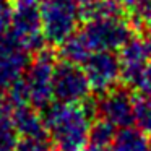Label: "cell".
<instances>
[{
  "label": "cell",
  "mask_w": 151,
  "mask_h": 151,
  "mask_svg": "<svg viewBox=\"0 0 151 151\" xmlns=\"http://www.w3.org/2000/svg\"><path fill=\"white\" fill-rule=\"evenodd\" d=\"M8 33L31 54L47 46L42 33L41 10L37 4H15Z\"/></svg>",
  "instance_id": "6"
},
{
  "label": "cell",
  "mask_w": 151,
  "mask_h": 151,
  "mask_svg": "<svg viewBox=\"0 0 151 151\" xmlns=\"http://www.w3.org/2000/svg\"><path fill=\"white\" fill-rule=\"evenodd\" d=\"M75 2L78 4V7L81 8V7H88V5H91V4H96L99 0H75Z\"/></svg>",
  "instance_id": "21"
},
{
  "label": "cell",
  "mask_w": 151,
  "mask_h": 151,
  "mask_svg": "<svg viewBox=\"0 0 151 151\" xmlns=\"http://www.w3.org/2000/svg\"><path fill=\"white\" fill-rule=\"evenodd\" d=\"M91 85L81 65L62 59L57 60L52 75L54 101L81 104L91 98Z\"/></svg>",
  "instance_id": "5"
},
{
  "label": "cell",
  "mask_w": 151,
  "mask_h": 151,
  "mask_svg": "<svg viewBox=\"0 0 151 151\" xmlns=\"http://www.w3.org/2000/svg\"><path fill=\"white\" fill-rule=\"evenodd\" d=\"M120 76L124 85L133 86L141 75L146 63L151 60V49L145 34H135L127 44L119 50Z\"/></svg>",
  "instance_id": "10"
},
{
  "label": "cell",
  "mask_w": 151,
  "mask_h": 151,
  "mask_svg": "<svg viewBox=\"0 0 151 151\" xmlns=\"http://www.w3.org/2000/svg\"><path fill=\"white\" fill-rule=\"evenodd\" d=\"M12 122L21 138H47L42 115L31 104L17 106L12 111Z\"/></svg>",
  "instance_id": "11"
},
{
  "label": "cell",
  "mask_w": 151,
  "mask_h": 151,
  "mask_svg": "<svg viewBox=\"0 0 151 151\" xmlns=\"http://www.w3.org/2000/svg\"><path fill=\"white\" fill-rule=\"evenodd\" d=\"M109 151H151L150 137L135 127L119 128L112 140Z\"/></svg>",
  "instance_id": "12"
},
{
  "label": "cell",
  "mask_w": 151,
  "mask_h": 151,
  "mask_svg": "<svg viewBox=\"0 0 151 151\" xmlns=\"http://www.w3.org/2000/svg\"><path fill=\"white\" fill-rule=\"evenodd\" d=\"M120 2H122V4L125 5V7H127V10H128V8H130L132 5H133L135 2H137V0H120Z\"/></svg>",
  "instance_id": "24"
},
{
  "label": "cell",
  "mask_w": 151,
  "mask_h": 151,
  "mask_svg": "<svg viewBox=\"0 0 151 151\" xmlns=\"http://www.w3.org/2000/svg\"><path fill=\"white\" fill-rule=\"evenodd\" d=\"M88 39L93 50H112L119 52L135 36L128 17H107L83 21L80 28Z\"/></svg>",
  "instance_id": "4"
},
{
  "label": "cell",
  "mask_w": 151,
  "mask_h": 151,
  "mask_svg": "<svg viewBox=\"0 0 151 151\" xmlns=\"http://www.w3.org/2000/svg\"><path fill=\"white\" fill-rule=\"evenodd\" d=\"M85 151H109V150H106V148H99V146H93L91 145V146H88Z\"/></svg>",
  "instance_id": "23"
},
{
  "label": "cell",
  "mask_w": 151,
  "mask_h": 151,
  "mask_svg": "<svg viewBox=\"0 0 151 151\" xmlns=\"http://www.w3.org/2000/svg\"><path fill=\"white\" fill-rule=\"evenodd\" d=\"M33 55L10 33L0 37V93H5L24 75Z\"/></svg>",
  "instance_id": "9"
},
{
  "label": "cell",
  "mask_w": 151,
  "mask_h": 151,
  "mask_svg": "<svg viewBox=\"0 0 151 151\" xmlns=\"http://www.w3.org/2000/svg\"><path fill=\"white\" fill-rule=\"evenodd\" d=\"M13 7L10 5V0H0V37L8 33L10 29V20Z\"/></svg>",
  "instance_id": "19"
},
{
  "label": "cell",
  "mask_w": 151,
  "mask_h": 151,
  "mask_svg": "<svg viewBox=\"0 0 151 151\" xmlns=\"http://www.w3.org/2000/svg\"><path fill=\"white\" fill-rule=\"evenodd\" d=\"M96 115L124 128L135 124V99L125 86L117 85L96 99Z\"/></svg>",
  "instance_id": "8"
},
{
  "label": "cell",
  "mask_w": 151,
  "mask_h": 151,
  "mask_svg": "<svg viewBox=\"0 0 151 151\" xmlns=\"http://www.w3.org/2000/svg\"><path fill=\"white\" fill-rule=\"evenodd\" d=\"M12 111H13V104L5 93H0V115H12Z\"/></svg>",
  "instance_id": "20"
},
{
  "label": "cell",
  "mask_w": 151,
  "mask_h": 151,
  "mask_svg": "<svg viewBox=\"0 0 151 151\" xmlns=\"http://www.w3.org/2000/svg\"><path fill=\"white\" fill-rule=\"evenodd\" d=\"M57 60V52L52 49H46L36 52L23 75V81L28 91L29 104L42 111L54 99L52 94V75Z\"/></svg>",
  "instance_id": "3"
},
{
  "label": "cell",
  "mask_w": 151,
  "mask_h": 151,
  "mask_svg": "<svg viewBox=\"0 0 151 151\" xmlns=\"http://www.w3.org/2000/svg\"><path fill=\"white\" fill-rule=\"evenodd\" d=\"M15 4H41L42 0H13Z\"/></svg>",
  "instance_id": "22"
},
{
  "label": "cell",
  "mask_w": 151,
  "mask_h": 151,
  "mask_svg": "<svg viewBox=\"0 0 151 151\" xmlns=\"http://www.w3.org/2000/svg\"><path fill=\"white\" fill-rule=\"evenodd\" d=\"M115 133H117V127H114L111 122L104 120V119H99L98 122H94V124L91 125L89 143H91L93 146H99V148L109 150Z\"/></svg>",
  "instance_id": "14"
},
{
  "label": "cell",
  "mask_w": 151,
  "mask_h": 151,
  "mask_svg": "<svg viewBox=\"0 0 151 151\" xmlns=\"http://www.w3.org/2000/svg\"><path fill=\"white\" fill-rule=\"evenodd\" d=\"M20 135L12 122V115H0V151H15Z\"/></svg>",
  "instance_id": "15"
},
{
  "label": "cell",
  "mask_w": 151,
  "mask_h": 151,
  "mask_svg": "<svg viewBox=\"0 0 151 151\" xmlns=\"http://www.w3.org/2000/svg\"><path fill=\"white\" fill-rule=\"evenodd\" d=\"M133 88L140 93V96H150L151 98V60L143 68L141 75L138 76V80L135 81Z\"/></svg>",
  "instance_id": "18"
},
{
  "label": "cell",
  "mask_w": 151,
  "mask_h": 151,
  "mask_svg": "<svg viewBox=\"0 0 151 151\" xmlns=\"http://www.w3.org/2000/svg\"><path fill=\"white\" fill-rule=\"evenodd\" d=\"M135 124L151 138V98L140 96L135 99Z\"/></svg>",
  "instance_id": "16"
},
{
  "label": "cell",
  "mask_w": 151,
  "mask_h": 151,
  "mask_svg": "<svg viewBox=\"0 0 151 151\" xmlns=\"http://www.w3.org/2000/svg\"><path fill=\"white\" fill-rule=\"evenodd\" d=\"M42 120L54 151H85L89 143L91 117L96 101L88 98L81 104L54 101L42 109Z\"/></svg>",
  "instance_id": "1"
},
{
  "label": "cell",
  "mask_w": 151,
  "mask_h": 151,
  "mask_svg": "<svg viewBox=\"0 0 151 151\" xmlns=\"http://www.w3.org/2000/svg\"><path fill=\"white\" fill-rule=\"evenodd\" d=\"M91 89L98 96L122 83L119 54L112 50H94L83 63Z\"/></svg>",
  "instance_id": "7"
},
{
  "label": "cell",
  "mask_w": 151,
  "mask_h": 151,
  "mask_svg": "<svg viewBox=\"0 0 151 151\" xmlns=\"http://www.w3.org/2000/svg\"><path fill=\"white\" fill-rule=\"evenodd\" d=\"M39 10L47 46L59 47L78 31L81 17L75 0H42L39 4Z\"/></svg>",
  "instance_id": "2"
},
{
  "label": "cell",
  "mask_w": 151,
  "mask_h": 151,
  "mask_svg": "<svg viewBox=\"0 0 151 151\" xmlns=\"http://www.w3.org/2000/svg\"><path fill=\"white\" fill-rule=\"evenodd\" d=\"M57 49H59L57 50V57H59V59L68 60V62L78 63V65H83L85 60L91 55V52H94L81 29L73 33L72 36L67 41H63Z\"/></svg>",
  "instance_id": "13"
},
{
  "label": "cell",
  "mask_w": 151,
  "mask_h": 151,
  "mask_svg": "<svg viewBox=\"0 0 151 151\" xmlns=\"http://www.w3.org/2000/svg\"><path fill=\"white\" fill-rule=\"evenodd\" d=\"M146 36V39H148V44H150V49H151V33L150 34H145Z\"/></svg>",
  "instance_id": "25"
},
{
  "label": "cell",
  "mask_w": 151,
  "mask_h": 151,
  "mask_svg": "<svg viewBox=\"0 0 151 151\" xmlns=\"http://www.w3.org/2000/svg\"><path fill=\"white\" fill-rule=\"evenodd\" d=\"M49 138H23L18 141L15 151H54Z\"/></svg>",
  "instance_id": "17"
}]
</instances>
